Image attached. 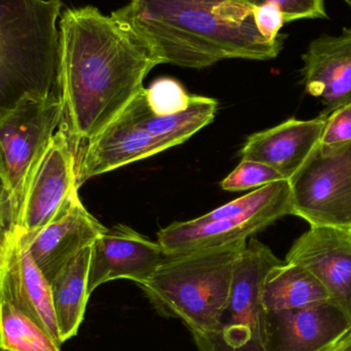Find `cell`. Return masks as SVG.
Listing matches in <instances>:
<instances>
[{"label":"cell","instance_id":"15","mask_svg":"<svg viewBox=\"0 0 351 351\" xmlns=\"http://www.w3.org/2000/svg\"><path fill=\"white\" fill-rule=\"evenodd\" d=\"M286 262L311 271L325 287L332 302L351 317V231L311 226L293 243Z\"/></svg>","mask_w":351,"mask_h":351},{"label":"cell","instance_id":"28","mask_svg":"<svg viewBox=\"0 0 351 351\" xmlns=\"http://www.w3.org/2000/svg\"><path fill=\"white\" fill-rule=\"evenodd\" d=\"M344 2H346V4H348V6H350L351 10V0H343Z\"/></svg>","mask_w":351,"mask_h":351},{"label":"cell","instance_id":"9","mask_svg":"<svg viewBox=\"0 0 351 351\" xmlns=\"http://www.w3.org/2000/svg\"><path fill=\"white\" fill-rule=\"evenodd\" d=\"M62 119L59 96L25 99L0 115V183L12 196L16 216L33 167Z\"/></svg>","mask_w":351,"mask_h":351},{"label":"cell","instance_id":"27","mask_svg":"<svg viewBox=\"0 0 351 351\" xmlns=\"http://www.w3.org/2000/svg\"><path fill=\"white\" fill-rule=\"evenodd\" d=\"M327 351H351V331Z\"/></svg>","mask_w":351,"mask_h":351},{"label":"cell","instance_id":"19","mask_svg":"<svg viewBox=\"0 0 351 351\" xmlns=\"http://www.w3.org/2000/svg\"><path fill=\"white\" fill-rule=\"evenodd\" d=\"M90 245L84 247L51 282L53 311L62 342L74 337L84 321L88 304Z\"/></svg>","mask_w":351,"mask_h":351},{"label":"cell","instance_id":"16","mask_svg":"<svg viewBox=\"0 0 351 351\" xmlns=\"http://www.w3.org/2000/svg\"><path fill=\"white\" fill-rule=\"evenodd\" d=\"M302 61L301 82L307 94L321 100V115L351 104V28L313 39Z\"/></svg>","mask_w":351,"mask_h":351},{"label":"cell","instance_id":"14","mask_svg":"<svg viewBox=\"0 0 351 351\" xmlns=\"http://www.w3.org/2000/svg\"><path fill=\"white\" fill-rule=\"evenodd\" d=\"M105 230L75 192L47 226L31 237L22 234L33 261L51 284L70 260Z\"/></svg>","mask_w":351,"mask_h":351},{"label":"cell","instance_id":"2","mask_svg":"<svg viewBox=\"0 0 351 351\" xmlns=\"http://www.w3.org/2000/svg\"><path fill=\"white\" fill-rule=\"evenodd\" d=\"M112 16L158 64L204 69L226 59L265 61L284 47L262 36L245 0H131Z\"/></svg>","mask_w":351,"mask_h":351},{"label":"cell","instance_id":"3","mask_svg":"<svg viewBox=\"0 0 351 351\" xmlns=\"http://www.w3.org/2000/svg\"><path fill=\"white\" fill-rule=\"evenodd\" d=\"M60 0H0V115L28 98L60 97Z\"/></svg>","mask_w":351,"mask_h":351},{"label":"cell","instance_id":"26","mask_svg":"<svg viewBox=\"0 0 351 351\" xmlns=\"http://www.w3.org/2000/svg\"><path fill=\"white\" fill-rule=\"evenodd\" d=\"M16 213L12 196L0 183V258L16 229Z\"/></svg>","mask_w":351,"mask_h":351},{"label":"cell","instance_id":"6","mask_svg":"<svg viewBox=\"0 0 351 351\" xmlns=\"http://www.w3.org/2000/svg\"><path fill=\"white\" fill-rule=\"evenodd\" d=\"M289 180L257 188L208 214L186 222H174L158 233L167 255L219 247L267 228L278 219L293 215Z\"/></svg>","mask_w":351,"mask_h":351},{"label":"cell","instance_id":"20","mask_svg":"<svg viewBox=\"0 0 351 351\" xmlns=\"http://www.w3.org/2000/svg\"><path fill=\"white\" fill-rule=\"evenodd\" d=\"M0 348L3 351H61L38 324L5 300H0Z\"/></svg>","mask_w":351,"mask_h":351},{"label":"cell","instance_id":"11","mask_svg":"<svg viewBox=\"0 0 351 351\" xmlns=\"http://www.w3.org/2000/svg\"><path fill=\"white\" fill-rule=\"evenodd\" d=\"M168 255L160 243L150 241L125 225L106 228L90 245L88 296L111 280L147 282Z\"/></svg>","mask_w":351,"mask_h":351},{"label":"cell","instance_id":"23","mask_svg":"<svg viewBox=\"0 0 351 351\" xmlns=\"http://www.w3.org/2000/svg\"><path fill=\"white\" fill-rule=\"evenodd\" d=\"M253 6L274 3L282 10L287 23L297 20L327 19L325 0H245Z\"/></svg>","mask_w":351,"mask_h":351},{"label":"cell","instance_id":"24","mask_svg":"<svg viewBox=\"0 0 351 351\" xmlns=\"http://www.w3.org/2000/svg\"><path fill=\"white\" fill-rule=\"evenodd\" d=\"M254 20L256 27L264 38L269 41L285 40L286 34H280L286 24L282 10L274 3H263L254 6Z\"/></svg>","mask_w":351,"mask_h":351},{"label":"cell","instance_id":"5","mask_svg":"<svg viewBox=\"0 0 351 351\" xmlns=\"http://www.w3.org/2000/svg\"><path fill=\"white\" fill-rule=\"evenodd\" d=\"M247 239L168 255L140 288L162 317L181 319L194 334L214 329L230 294L233 270Z\"/></svg>","mask_w":351,"mask_h":351},{"label":"cell","instance_id":"25","mask_svg":"<svg viewBox=\"0 0 351 351\" xmlns=\"http://www.w3.org/2000/svg\"><path fill=\"white\" fill-rule=\"evenodd\" d=\"M351 140V104L330 113L319 143L324 145L341 143Z\"/></svg>","mask_w":351,"mask_h":351},{"label":"cell","instance_id":"4","mask_svg":"<svg viewBox=\"0 0 351 351\" xmlns=\"http://www.w3.org/2000/svg\"><path fill=\"white\" fill-rule=\"evenodd\" d=\"M215 99L193 95L180 113L160 115L146 97L145 88L75 158L78 188L90 178L123 168L180 145L210 125L216 115Z\"/></svg>","mask_w":351,"mask_h":351},{"label":"cell","instance_id":"29","mask_svg":"<svg viewBox=\"0 0 351 351\" xmlns=\"http://www.w3.org/2000/svg\"><path fill=\"white\" fill-rule=\"evenodd\" d=\"M0 351H3V350H1V348H0Z\"/></svg>","mask_w":351,"mask_h":351},{"label":"cell","instance_id":"22","mask_svg":"<svg viewBox=\"0 0 351 351\" xmlns=\"http://www.w3.org/2000/svg\"><path fill=\"white\" fill-rule=\"evenodd\" d=\"M280 180L286 179L267 165L243 158L235 170L221 182V187L226 191H245Z\"/></svg>","mask_w":351,"mask_h":351},{"label":"cell","instance_id":"1","mask_svg":"<svg viewBox=\"0 0 351 351\" xmlns=\"http://www.w3.org/2000/svg\"><path fill=\"white\" fill-rule=\"evenodd\" d=\"M59 31V129L74 152L119 117L160 64L128 27L94 6L67 8Z\"/></svg>","mask_w":351,"mask_h":351},{"label":"cell","instance_id":"17","mask_svg":"<svg viewBox=\"0 0 351 351\" xmlns=\"http://www.w3.org/2000/svg\"><path fill=\"white\" fill-rule=\"evenodd\" d=\"M327 117L309 121L291 119L247 138L241 158L267 165L290 180L306 162L319 142Z\"/></svg>","mask_w":351,"mask_h":351},{"label":"cell","instance_id":"18","mask_svg":"<svg viewBox=\"0 0 351 351\" xmlns=\"http://www.w3.org/2000/svg\"><path fill=\"white\" fill-rule=\"evenodd\" d=\"M261 299L266 311H292L332 302L329 292L311 271L286 261L268 272Z\"/></svg>","mask_w":351,"mask_h":351},{"label":"cell","instance_id":"8","mask_svg":"<svg viewBox=\"0 0 351 351\" xmlns=\"http://www.w3.org/2000/svg\"><path fill=\"white\" fill-rule=\"evenodd\" d=\"M289 183L293 215L311 226L351 231V140L319 143Z\"/></svg>","mask_w":351,"mask_h":351},{"label":"cell","instance_id":"7","mask_svg":"<svg viewBox=\"0 0 351 351\" xmlns=\"http://www.w3.org/2000/svg\"><path fill=\"white\" fill-rule=\"evenodd\" d=\"M282 262L267 245L250 239L237 258L228 301L217 325L192 335L198 351H267L262 286L268 272Z\"/></svg>","mask_w":351,"mask_h":351},{"label":"cell","instance_id":"10","mask_svg":"<svg viewBox=\"0 0 351 351\" xmlns=\"http://www.w3.org/2000/svg\"><path fill=\"white\" fill-rule=\"evenodd\" d=\"M77 191L75 154L59 129L29 176L16 228L31 237L47 226Z\"/></svg>","mask_w":351,"mask_h":351},{"label":"cell","instance_id":"21","mask_svg":"<svg viewBox=\"0 0 351 351\" xmlns=\"http://www.w3.org/2000/svg\"><path fill=\"white\" fill-rule=\"evenodd\" d=\"M150 106L160 115H172L182 112L189 106L193 95L188 94L185 88L173 78L156 80L145 88Z\"/></svg>","mask_w":351,"mask_h":351},{"label":"cell","instance_id":"13","mask_svg":"<svg viewBox=\"0 0 351 351\" xmlns=\"http://www.w3.org/2000/svg\"><path fill=\"white\" fill-rule=\"evenodd\" d=\"M351 331V317L336 303L266 311V350L327 351Z\"/></svg>","mask_w":351,"mask_h":351},{"label":"cell","instance_id":"12","mask_svg":"<svg viewBox=\"0 0 351 351\" xmlns=\"http://www.w3.org/2000/svg\"><path fill=\"white\" fill-rule=\"evenodd\" d=\"M0 300L28 315L62 346L51 285L33 261L22 232L16 228L0 258Z\"/></svg>","mask_w":351,"mask_h":351}]
</instances>
